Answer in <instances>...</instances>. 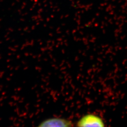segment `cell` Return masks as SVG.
I'll return each mask as SVG.
<instances>
[{
  "label": "cell",
  "mask_w": 127,
  "mask_h": 127,
  "mask_svg": "<svg viewBox=\"0 0 127 127\" xmlns=\"http://www.w3.org/2000/svg\"><path fill=\"white\" fill-rule=\"evenodd\" d=\"M105 123L100 116L89 114L82 116L77 122L78 127H104Z\"/></svg>",
  "instance_id": "cell-1"
},
{
  "label": "cell",
  "mask_w": 127,
  "mask_h": 127,
  "mask_svg": "<svg viewBox=\"0 0 127 127\" xmlns=\"http://www.w3.org/2000/svg\"><path fill=\"white\" fill-rule=\"evenodd\" d=\"M73 126V123L71 121L57 117L47 119L40 123L38 125L41 127H70Z\"/></svg>",
  "instance_id": "cell-2"
}]
</instances>
